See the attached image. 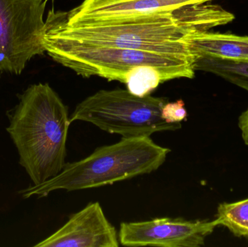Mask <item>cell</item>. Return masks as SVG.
I'll list each match as a JSON object with an SVG mask.
<instances>
[{"label": "cell", "mask_w": 248, "mask_h": 247, "mask_svg": "<svg viewBox=\"0 0 248 247\" xmlns=\"http://www.w3.org/2000/svg\"><path fill=\"white\" fill-rule=\"evenodd\" d=\"M233 19L232 13L221 6L208 3L79 26L63 24L50 10L43 35L98 46L192 55L186 36L224 26Z\"/></svg>", "instance_id": "obj_1"}, {"label": "cell", "mask_w": 248, "mask_h": 247, "mask_svg": "<svg viewBox=\"0 0 248 247\" xmlns=\"http://www.w3.org/2000/svg\"><path fill=\"white\" fill-rule=\"evenodd\" d=\"M8 114L7 128L18 152L19 163L34 185L63 169L71 121L68 107L48 84L30 86Z\"/></svg>", "instance_id": "obj_2"}, {"label": "cell", "mask_w": 248, "mask_h": 247, "mask_svg": "<svg viewBox=\"0 0 248 247\" xmlns=\"http://www.w3.org/2000/svg\"><path fill=\"white\" fill-rule=\"evenodd\" d=\"M170 152L150 137L122 138L117 143L97 148L84 159L65 163L56 176L18 193L24 199L42 198L56 190L74 191L112 185L157 171Z\"/></svg>", "instance_id": "obj_3"}, {"label": "cell", "mask_w": 248, "mask_h": 247, "mask_svg": "<svg viewBox=\"0 0 248 247\" xmlns=\"http://www.w3.org/2000/svg\"><path fill=\"white\" fill-rule=\"evenodd\" d=\"M42 41L45 52L54 60L85 78L97 75L124 84L128 73L141 65L158 70L166 82L195 77L192 55L98 46L46 35Z\"/></svg>", "instance_id": "obj_4"}, {"label": "cell", "mask_w": 248, "mask_h": 247, "mask_svg": "<svg viewBox=\"0 0 248 247\" xmlns=\"http://www.w3.org/2000/svg\"><path fill=\"white\" fill-rule=\"evenodd\" d=\"M168 102L166 97L150 94L138 97L128 90H100L76 107L70 121L87 122L122 138L150 137L182 128V123H166L162 117V109Z\"/></svg>", "instance_id": "obj_5"}, {"label": "cell", "mask_w": 248, "mask_h": 247, "mask_svg": "<svg viewBox=\"0 0 248 247\" xmlns=\"http://www.w3.org/2000/svg\"><path fill=\"white\" fill-rule=\"evenodd\" d=\"M46 0H0V71L20 75L27 62L45 52Z\"/></svg>", "instance_id": "obj_6"}, {"label": "cell", "mask_w": 248, "mask_h": 247, "mask_svg": "<svg viewBox=\"0 0 248 247\" xmlns=\"http://www.w3.org/2000/svg\"><path fill=\"white\" fill-rule=\"evenodd\" d=\"M219 226L213 220L157 218L121 224L119 242L125 247H200Z\"/></svg>", "instance_id": "obj_7"}, {"label": "cell", "mask_w": 248, "mask_h": 247, "mask_svg": "<svg viewBox=\"0 0 248 247\" xmlns=\"http://www.w3.org/2000/svg\"><path fill=\"white\" fill-rule=\"evenodd\" d=\"M212 1L214 0H84L70 11L52 12L63 24L79 26L119 17L173 11L185 6Z\"/></svg>", "instance_id": "obj_8"}, {"label": "cell", "mask_w": 248, "mask_h": 247, "mask_svg": "<svg viewBox=\"0 0 248 247\" xmlns=\"http://www.w3.org/2000/svg\"><path fill=\"white\" fill-rule=\"evenodd\" d=\"M119 234L98 202L87 204L72 215L53 234L36 247H118Z\"/></svg>", "instance_id": "obj_9"}, {"label": "cell", "mask_w": 248, "mask_h": 247, "mask_svg": "<svg viewBox=\"0 0 248 247\" xmlns=\"http://www.w3.org/2000/svg\"><path fill=\"white\" fill-rule=\"evenodd\" d=\"M186 40L193 56L248 60V36L208 30L190 33Z\"/></svg>", "instance_id": "obj_10"}, {"label": "cell", "mask_w": 248, "mask_h": 247, "mask_svg": "<svg viewBox=\"0 0 248 247\" xmlns=\"http://www.w3.org/2000/svg\"><path fill=\"white\" fill-rule=\"evenodd\" d=\"M195 71L211 73L248 91V60H231L213 57L194 56Z\"/></svg>", "instance_id": "obj_11"}, {"label": "cell", "mask_w": 248, "mask_h": 247, "mask_svg": "<svg viewBox=\"0 0 248 247\" xmlns=\"http://www.w3.org/2000/svg\"><path fill=\"white\" fill-rule=\"evenodd\" d=\"M216 219L237 237L248 238V198L235 203H223Z\"/></svg>", "instance_id": "obj_12"}, {"label": "cell", "mask_w": 248, "mask_h": 247, "mask_svg": "<svg viewBox=\"0 0 248 247\" xmlns=\"http://www.w3.org/2000/svg\"><path fill=\"white\" fill-rule=\"evenodd\" d=\"M166 82L155 68L141 65L133 68L125 77L124 84L127 90L134 95L144 97L151 94L160 84Z\"/></svg>", "instance_id": "obj_13"}, {"label": "cell", "mask_w": 248, "mask_h": 247, "mask_svg": "<svg viewBox=\"0 0 248 247\" xmlns=\"http://www.w3.org/2000/svg\"><path fill=\"white\" fill-rule=\"evenodd\" d=\"M162 117L169 123H181L187 118L188 113L183 100L165 104L162 109Z\"/></svg>", "instance_id": "obj_14"}, {"label": "cell", "mask_w": 248, "mask_h": 247, "mask_svg": "<svg viewBox=\"0 0 248 247\" xmlns=\"http://www.w3.org/2000/svg\"><path fill=\"white\" fill-rule=\"evenodd\" d=\"M238 126L243 140L248 146V107L239 117Z\"/></svg>", "instance_id": "obj_15"}, {"label": "cell", "mask_w": 248, "mask_h": 247, "mask_svg": "<svg viewBox=\"0 0 248 247\" xmlns=\"http://www.w3.org/2000/svg\"></svg>", "instance_id": "obj_16"}]
</instances>
